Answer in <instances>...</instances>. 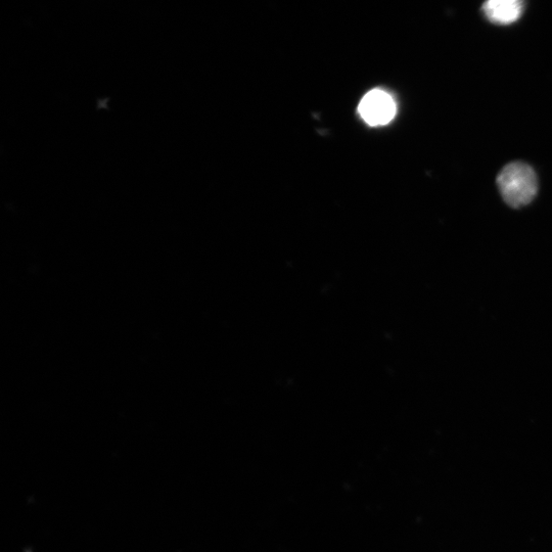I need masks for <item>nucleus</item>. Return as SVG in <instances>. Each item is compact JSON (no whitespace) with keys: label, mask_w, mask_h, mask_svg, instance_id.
<instances>
[{"label":"nucleus","mask_w":552,"mask_h":552,"mask_svg":"<svg viewBox=\"0 0 552 552\" xmlns=\"http://www.w3.org/2000/svg\"><path fill=\"white\" fill-rule=\"evenodd\" d=\"M497 183L505 203L514 208L530 204L538 191L534 170L522 162L506 165L499 173Z\"/></svg>","instance_id":"f257e3e1"},{"label":"nucleus","mask_w":552,"mask_h":552,"mask_svg":"<svg viewBox=\"0 0 552 552\" xmlns=\"http://www.w3.org/2000/svg\"><path fill=\"white\" fill-rule=\"evenodd\" d=\"M361 118L371 126L390 123L396 115V104L386 91L375 89L364 96L359 105Z\"/></svg>","instance_id":"f03ea898"},{"label":"nucleus","mask_w":552,"mask_h":552,"mask_svg":"<svg viewBox=\"0 0 552 552\" xmlns=\"http://www.w3.org/2000/svg\"><path fill=\"white\" fill-rule=\"evenodd\" d=\"M524 5L518 0H489L483 6L485 16L495 24L508 25L523 14Z\"/></svg>","instance_id":"7ed1b4c3"}]
</instances>
